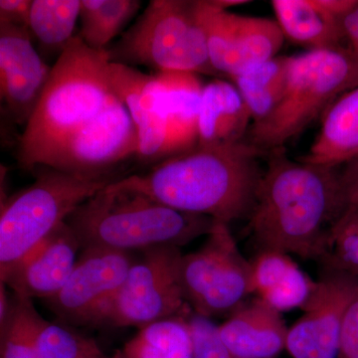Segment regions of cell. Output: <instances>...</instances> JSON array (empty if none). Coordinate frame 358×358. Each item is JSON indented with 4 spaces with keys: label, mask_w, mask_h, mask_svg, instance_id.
<instances>
[{
    "label": "cell",
    "mask_w": 358,
    "mask_h": 358,
    "mask_svg": "<svg viewBox=\"0 0 358 358\" xmlns=\"http://www.w3.org/2000/svg\"><path fill=\"white\" fill-rule=\"evenodd\" d=\"M345 212L336 167L293 162L271 152L249 229L261 250L319 260L327 233Z\"/></svg>",
    "instance_id": "cell-1"
},
{
    "label": "cell",
    "mask_w": 358,
    "mask_h": 358,
    "mask_svg": "<svg viewBox=\"0 0 358 358\" xmlns=\"http://www.w3.org/2000/svg\"><path fill=\"white\" fill-rule=\"evenodd\" d=\"M265 154L246 141L224 147L197 145L162 159L147 173L126 176L110 185L229 225L249 217L263 176L258 159Z\"/></svg>",
    "instance_id": "cell-2"
},
{
    "label": "cell",
    "mask_w": 358,
    "mask_h": 358,
    "mask_svg": "<svg viewBox=\"0 0 358 358\" xmlns=\"http://www.w3.org/2000/svg\"><path fill=\"white\" fill-rule=\"evenodd\" d=\"M106 50H94L78 35L52 67L34 112L20 138L17 160L28 171L43 166L51 152L115 98Z\"/></svg>",
    "instance_id": "cell-3"
},
{
    "label": "cell",
    "mask_w": 358,
    "mask_h": 358,
    "mask_svg": "<svg viewBox=\"0 0 358 358\" xmlns=\"http://www.w3.org/2000/svg\"><path fill=\"white\" fill-rule=\"evenodd\" d=\"M110 185L78 206L66 220L82 249L180 248L207 236L215 226L216 221L206 216L176 210L143 193Z\"/></svg>",
    "instance_id": "cell-4"
},
{
    "label": "cell",
    "mask_w": 358,
    "mask_h": 358,
    "mask_svg": "<svg viewBox=\"0 0 358 358\" xmlns=\"http://www.w3.org/2000/svg\"><path fill=\"white\" fill-rule=\"evenodd\" d=\"M358 87V61L348 47L292 56L288 82L272 114L253 124L250 145L266 152L282 150L343 94Z\"/></svg>",
    "instance_id": "cell-5"
},
{
    "label": "cell",
    "mask_w": 358,
    "mask_h": 358,
    "mask_svg": "<svg viewBox=\"0 0 358 358\" xmlns=\"http://www.w3.org/2000/svg\"><path fill=\"white\" fill-rule=\"evenodd\" d=\"M35 180L1 202L0 278L34 248L73 211L117 180L114 174L84 176L37 166Z\"/></svg>",
    "instance_id": "cell-6"
},
{
    "label": "cell",
    "mask_w": 358,
    "mask_h": 358,
    "mask_svg": "<svg viewBox=\"0 0 358 358\" xmlns=\"http://www.w3.org/2000/svg\"><path fill=\"white\" fill-rule=\"evenodd\" d=\"M110 62L159 72L218 75L212 67L197 0H152L140 18L107 49Z\"/></svg>",
    "instance_id": "cell-7"
},
{
    "label": "cell",
    "mask_w": 358,
    "mask_h": 358,
    "mask_svg": "<svg viewBox=\"0 0 358 358\" xmlns=\"http://www.w3.org/2000/svg\"><path fill=\"white\" fill-rule=\"evenodd\" d=\"M141 252L96 326L141 329L159 320L192 315L181 287L180 248L157 246Z\"/></svg>",
    "instance_id": "cell-8"
},
{
    "label": "cell",
    "mask_w": 358,
    "mask_h": 358,
    "mask_svg": "<svg viewBox=\"0 0 358 358\" xmlns=\"http://www.w3.org/2000/svg\"><path fill=\"white\" fill-rule=\"evenodd\" d=\"M180 282L187 305L207 319L234 313L243 305L252 294L251 263L227 224L216 221L203 246L182 256Z\"/></svg>",
    "instance_id": "cell-9"
},
{
    "label": "cell",
    "mask_w": 358,
    "mask_h": 358,
    "mask_svg": "<svg viewBox=\"0 0 358 358\" xmlns=\"http://www.w3.org/2000/svg\"><path fill=\"white\" fill-rule=\"evenodd\" d=\"M138 152L133 117L115 96L98 115L59 145L43 166L79 176H110L113 167Z\"/></svg>",
    "instance_id": "cell-10"
},
{
    "label": "cell",
    "mask_w": 358,
    "mask_h": 358,
    "mask_svg": "<svg viewBox=\"0 0 358 358\" xmlns=\"http://www.w3.org/2000/svg\"><path fill=\"white\" fill-rule=\"evenodd\" d=\"M136 261L131 252L100 247L82 249L65 286L45 301L66 324L94 326Z\"/></svg>",
    "instance_id": "cell-11"
},
{
    "label": "cell",
    "mask_w": 358,
    "mask_h": 358,
    "mask_svg": "<svg viewBox=\"0 0 358 358\" xmlns=\"http://www.w3.org/2000/svg\"><path fill=\"white\" fill-rule=\"evenodd\" d=\"M358 292V278L324 268L305 312L289 329L286 350L293 358H338L341 327Z\"/></svg>",
    "instance_id": "cell-12"
},
{
    "label": "cell",
    "mask_w": 358,
    "mask_h": 358,
    "mask_svg": "<svg viewBox=\"0 0 358 358\" xmlns=\"http://www.w3.org/2000/svg\"><path fill=\"white\" fill-rule=\"evenodd\" d=\"M204 85L197 74L159 72L150 75L141 105L155 136L169 133V157L199 145V115Z\"/></svg>",
    "instance_id": "cell-13"
},
{
    "label": "cell",
    "mask_w": 358,
    "mask_h": 358,
    "mask_svg": "<svg viewBox=\"0 0 358 358\" xmlns=\"http://www.w3.org/2000/svg\"><path fill=\"white\" fill-rule=\"evenodd\" d=\"M51 69L33 46L28 28L0 22V95L18 124L31 117Z\"/></svg>",
    "instance_id": "cell-14"
},
{
    "label": "cell",
    "mask_w": 358,
    "mask_h": 358,
    "mask_svg": "<svg viewBox=\"0 0 358 358\" xmlns=\"http://www.w3.org/2000/svg\"><path fill=\"white\" fill-rule=\"evenodd\" d=\"M81 250L76 234L65 221L25 254L0 281L20 298L49 300L65 286Z\"/></svg>",
    "instance_id": "cell-15"
},
{
    "label": "cell",
    "mask_w": 358,
    "mask_h": 358,
    "mask_svg": "<svg viewBox=\"0 0 358 358\" xmlns=\"http://www.w3.org/2000/svg\"><path fill=\"white\" fill-rule=\"evenodd\" d=\"M271 6L286 38L322 50L345 47L343 22L358 0H273Z\"/></svg>",
    "instance_id": "cell-16"
},
{
    "label": "cell",
    "mask_w": 358,
    "mask_h": 358,
    "mask_svg": "<svg viewBox=\"0 0 358 358\" xmlns=\"http://www.w3.org/2000/svg\"><path fill=\"white\" fill-rule=\"evenodd\" d=\"M226 345L241 358H274L286 350L289 329L281 313L255 299L218 327Z\"/></svg>",
    "instance_id": "cell-17"
},
{
    "label": "cell",
    "mask_w": 358,
    "mask_h": 358,
    "mask_svg": "<svg viewBox=\"0 0 358 358\" xmlns=\"http://www.w3.org/2000/svg\"><path fill=\"white\" fill-rule=\"evenodd\" d=\"M251 122V114L234 84L217 79L204 85L197 145L224 147L243 143Z\"/></svg>",
    "instance_id": "cell-18"
},
{
    "label": "cell",
    "mask_w": 358,
    "mask_h": 358,
    "mask_svg": "<svg viewBox=\"0 0 358 358\" xmlns=\"http://www.w3.org/2000/svg\"><path fill=\"white\" fill-rule=\"evenodd\" d=\"M252 294L277 312L303 308L312 296L315 282L288 254L261 250L251 261Z\"/></svg>",
    "instance_id": "cell-19"
},
{
    "label": "cell",
    "mask_w": 358,
    "mask_h": 358,
    "mask_svg": "<svg viewBox=\"0 0 358 358\" xmlns=\"http://www.w3.org/2000/svg\"><path fill=\"white\" fill-rule=\"evenodd\" d=\"M358 157V87L343 94L322 115L319 134L301 162L338 167Z\"/></svg>",
    "instance_id": "cell-20"
},
{
    "label": "cell",
    "mask_w": 358,
    "mask_h": 358,
    "mask_svg": "<svg viewBox=\"0 0 358 358\" xmlns=\"http://www.w3.org/2000/svg\"><path fill=\"white\" fill-rule=\"evenodd\" d=\"M289 56H279L249 66L232 78L252 117V124L272 114L288 82ZM251 124V126H252Z\"/></svg>",
    "instance_id": "cell-21"
},
{
    "label": "cell",
    "mask_w": 358,
    "mask_h": 358,
    "mask_svg": "<svg viewBox=\"0 0 358 358\" xmlns=\"http://www.w3.org/2000/svg\"><path fill=\"white\" fill-rule=\"evenodd\" d=\"M187 317H171L138 329L119 358H193Z\"/></svg>",
    "instance_id": "cell-22"
},
{
    "label": "cell",
    "mask_w": 358,
    "mask_h": 358,
    "mask_svg": "<svg viewBox=\"0 0 358 358\" xmlns=\"http://www.w3.org/2000/svg\"><path fill=\"white\" fill-rule=\"evenodd\" d=\"M138 0H81V29L78 36L94 50H106L108 45L136 15Z\"/></svg>",
    "instance_id": "cell-23"
},
{
    "label": "cell",
    "mask_w": 358,
    "mask_h": 358,
    "mask_svg": "<svg viewBox=\"0 0 358 358\" xmlns=\"http://www.w3.org/2000/svg\"><path fill=\"white\" fill-rule=\"evenodd\" d=\"M285 38L277 20L237 14L231 79L249 66L277 57Z\"/></svg>",
    "instance_id": "cell-24"
},
{
    "label": "cell",
    "mask_w": 358,
    "mask_h": 358,
    "mask_svg": "<svg viewBox=\"0 0 358 358\" xmlns=\"http://www.w3.org/2000/svg\"><path fill=\"white\" fill-rule=\"evenodd\" d=\"M80 7L79 0H33L29 20L32 36L45 48L61 53L75 37Z\"/></svg>",
    "instance_id": "cell-25"
},
{
    "label": "cell",
    "mask_w": 358,
    "mask_h": 358,
    "mask_svg": "<svg viewBox=\"0 0 358 358\" xmlns=\"http://www.w3.org/2000/svg\"><path fill=\"white\" fill-rule=\"evenodd\" d=\"M43 317L32 300L13 294L8 317L0 326V358H35V346Z\"/></svg>",
    "instance_id": "cell-26"
},
{
    "label": "cell",
    "mask_w": 358,
    "mask_h": 358,
    "mask_svg": "<svg viewBox=\"0 0 358 358\" xmlns=\"http://www.w3.org/2000/svg\"><path fill=\"white\" fill-rule=\"evenodd\" d=\"M317 262L358 278V209L346 210L334 224Z\"/></svg>",
    "instance_id": "cell-27"
},
{
    "label": "cell",
    "mask_w": 358,
    "mask_h": 358,
    "mask_svg": "<svg viewBox=\"0 0 358 358\" xmlns=\"http://www.w3.org/2000/svg\"><path fill=\"white\" fill-rule=\"evenodd\" d=\"M86 338L62 324L43 320L35 346V358H79Z\"/></svg>",
    "instance_id": "cell-28"
},
{
    "label": "cell",
    "mask_w": 358,
    "mask_h": 358,
    "mask_svg": "<svg viewBox=\"0 0 358 358\" xmlns=\"http://www.w3.org/2000/svg\"><path fill=\"white\" fill-rule=\"evenodd\" d=\"M193 358H241L224 343L218 327L207 317L192 313L187 317Z\"/></svg>",
    "instance_id": "cell-29"
},
{
    "label": "cell",
    "mask_w": 358,
    "mask_h": 358,
    "mask_svg": "<svg viewBox=\"0 0 358 358\" xmlns=\"http://www.w3.org/2000/svg\"><path fill=\"white\" fill-rule=\"evenodd\" d=\"M338 358H358V292L343 319Z\"/></svg>",
    "instance_id": "cell-30"
},
{
    "label": "cell",
    "mask_w": 358,
    "mask_h": 358,
    "mask_svg": "<svg viewBox=\"0 0 358 358\" xmlns=\"http://www.w3.org/2000/svg\"><path fill=\"white\" fill-rule=\"evenodd\" d=\"M32 1L33 0H1L0 22L9 23L29 29Z\"/></svg>",
    "instance_id": "cell-31"
},
{
    "label": "cell",
    "mask_w": 358,
    "mask_h": 358,
    "mask_svg": "<svg viewBox=\"0 0 358 358\" xmlns=\"http://www.w3.org/2000/svg\"><path fill=\"white\" fill-rule=\"evenodd\" d=\"M339 173L345 211L358 209V157L345 164V169Z\"/></svg>",
    "instance_id": "cell-32"
},
{
    "label": "cell",
    "mask_w": 358,
    "mask_h": 358,
    "mask_svg": "<svg viewBox=\"0 0 358 358\" xmlns=\"http://www.w3.org/2000/svg\"><path fill=\"white\" fill-rule=\"evenodd\" d=\"M343 26L348 49L358 61V6L348 14Z\"/></svg>",
    "instance_id": "cell-33"
},
{
    "label": "cell",
    "mask_w": 358,
    "mask_h": 358,
    "mask_svg": "<svg viewBox=\"0 0 358 358\" xmlns=\"http://www.w3.org/2000/svg\"><path fill=\"white\" fill-rule=\"evenodd\" d=\"M79 358H108V357L103 355L93 339L87 338Z\"/></svg>",
    "instance_id": "cell-34"
}]
</instances>
